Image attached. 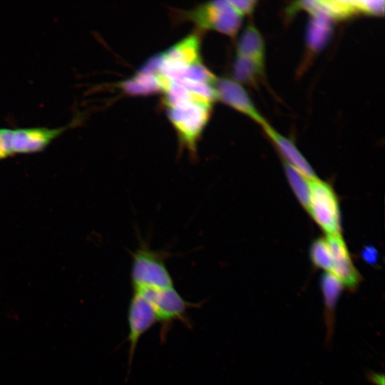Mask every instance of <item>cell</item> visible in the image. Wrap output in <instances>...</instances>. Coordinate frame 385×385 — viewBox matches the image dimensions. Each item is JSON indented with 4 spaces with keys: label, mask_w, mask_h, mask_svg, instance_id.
Masks as SVG:
<instances>
[{
    "label": "cell",
    "mask_w": 385,
    "mask_h": 385,
    "mask_svg": "<svg viewBox=\"0 0 385 385\" xmlns=\"http://www.w3.org/2000/svg\"><path fill=\"white\" fill-rule=\"evenodd\" d=\"M363 258L369 263H374L377 260V252L372 247H367L363 250Z\"/></svg>",
    "instance_id": "ac0fdd59"
},
{
    "label": "cell",
    "mask_w": 385,
    "mask_h": 385,
    "mask_svg": "<svg viewBox=\"0 0 385 385\" xmlns=\"http://www.w3.org/2000/svg\"><path fill=\"white\" fill-rule=\"evenodd\" d=\"M320 284L325 307L324 316L327 326V337L330 338L334 327V309L344 286L334 274L328 272L322 276Z\"/></svg>",
    "instance_id": "7c38bea8"
},
{
    "label": "cell",
    "mask_w": 385,
    "mask_h": 385,
    "mask_svg": "<svg viewBox=\"0 0 385 385\" xmlns=\"http://www.w3.org/2000/svg\"><path fill=\"white\" fill-rule=\"evenodd\" d=\"M119 86L130 96H146L160 91L156 76L140 71L121 82Z\"/></svg>",
    "instance_id": "5bb4252c"
},
{
    "label": "cell",
    "mask_w": 385,
    "mask_h": 385,
    "mask_svg": "<svg viewBox=\"0 0 385 385\" xmlns=\"http://www.w3.org/2000/svg\"><path fill=\"white\" fill-rule=\"evenodd\" d=\"M326 240L329 247L332 266L330 273L334 274L344 287L354 290L361 280V277L354 265L346 245L340 234L327 235Z\"/></svg>",
    "instance_id": "9c48e42d"
},
{
    "label": "cell",
    "mask_w": 385,
    "mask_h": 385,
    "mask_svg": "<svg viewBox=\"0 0 385 385\" xmlns=\"http://www.w3.org/2000/svg\"><path fill=\"white\" fill-rule=\"evenodd\" d=\"M284 172L294 193L307 210L309 205V180L296 168L284 161Z\"/></svg>",
    "instance_id": "9a60e30c"
},
{
    "label": "cell",
    "mask_w": 385,
    "mask_h": 385,
    "mask_svg": "<svg viewBox=\"0 0 385 385\" xmlns=\"http://www.w3.org/2000/svg\"><path fill=\"white\" fill-rule=\"evenodd\" d=\"M310 258L312 263L318 268L330 272L332 266V257L326 238H318L310 247Z\"/></svg>",
    "instance_id": "2e32d148"
},
{
    "label": "cell",
    "mask_w": 385,
    "mask_h": 385,
    "mask_svg": "<svg viewBox=\"0 0 385 385\" xmlns=\"http://www.w3.org/2000/svg\"><path fill=\"white\" fill-rule=\"evenodd\" d=\"M157 322V315L150 302L142 293L133 291L128 311L129 366L140 337Z\"/></svg>",
    "instance_id": "52a82bcc"
},
{
    "label": "cell",
    "mask_w": 385,
    "mask_h": 385,
    "mask_svg": "<svg viewBox=\"0 0 385 385\" xmlns=\"http://www.w3.org/2000/svg\"><path fill=\"white\" fill-rule=\"evenodd\" d=\"M142 293L152 304L157 315L158 322L161 324V339L168 333L169 327L175 321H180L186 326L190 322L187 312L197 304L186 301L175 287L163 289L136 290Z\"/></svg>",
    "instance_id": "8992f818"
},
{
    "label": "cell",
    "mask_w": 385,
    "mask_h": 385,
    "mask_svg": "<svg viewBox=\"0 0 385 385\" xmlns=\"http://www.w3.org/2000/svg\"><path fill=\"white\" fill-rule=\"evenodd\" d=\"M212 103L192 98L165 106L168 118L173 125L182 148L195 158L197 144L206 126Z\"/></svg>",
    "instance_id": "6da1fadb"
},
{
    "label": "cell",
    "mask_w": 385,
    "mask_h": 385,
    "mask_svg": "<svg viewBox=\"0 0 385 385\" xmlns=\"http://www.w3.org/2000/svg\"><path fill=\"white\" fill-rule=\"evenodd\" d=\"M368 379L370 382L373 383L375 385H384V375L370 372L368 375Z\"/></svg>",
    "instance_id": "d6986e66"
},
{
    "label": "cell",
    "mask_w": 385,
    "mask_h": 385,
    "mask_svg": "<svg viewBox=\"0 0 385 385\" xmlns=\"http://www.w3.org/2000/svg\"><path fill=\"white\" fill-rule=\"evenodd\" d=\"M180 14L183 21L193 23L198 29L215 31L232 38L237 34L242 21L229 1L206 2Z\"/></svg>",
    "instance_id": "277c9868"
},
{
    "label": "cell",
    "mask_w": 385,
    "mask_h": 385,
    "mask_svg": "<svg viewBox=\"0 0 385 385\" xmlns=\"http://www.w3.org/2000/svg\"><path fill=\"white\" fill-rule=\"evenodd\" d=\"M78 120L60 127L0 128V161L21 154L44 150L63 132L76 125Z\"/></svg>",
    "instance_id": "7a4b0ae2"
},
{
    "label": "cell",
    "mask_w": 385,
    "mask_h": 385,
    "mask_svg": "<svg viewBox=\"0 0 385 385\" xmlns=\"http://www.w3.org/2000/svg\"><path fill=\"white\" fill-rule=\"evenodd\" d=\"M265 64L254 59L235 56L232 65V79L240 84L254 85L264 73Z\"/></svg>",
    "instance_id": "4fadbf2b"
},
{
    "label": "cell",
    "mask_w": 385,
    "mask_h": 385,
    "mask_svg": "<svg viewBox=\"0 0 385 385\" xmlns=\"http://www.w3.org/2000/svg\"><path fill=\"white\" fill-rule=\"evenodd\" d=\"M236 56L250 58L265 64V41L253 24H248L240 36L237 43Z\"/></svg>",
    "instance_id": "8fae6325"
},
{
    "label": "cell",
    "mask_w": 385,
    "mask_h": 385,
    "mask_svg": "<svg viewBox=\"0 0 385 385\" xmlns=\"http://www.w3.org/2000/svg\"><path fill=\"white\" fill-rule=\"evenodd\" d=\"M214 88L217 100L247 115L262 128L268 123L242 86L232 78H217Z\"/></svg>",
    "instance_id": "ba28073f"
},
{
    "label": "cell",
    "mask_w": 385,
    "mask_h": 385,
    "mask_svg": "<svg viewBox=\"0 0 385 385\" xmlns=\"http://www.w3.org/2000/svg\"><path fill=\"white\" fill-rule=\"evenodd\" d=\"M309 188L307 210L327 235L340 234L339 203L334 190L317 178L309 180Z\"/></svg>",
    "instance_id": "5b68a950"
},
{
    "label": "cell",
    "mask_w": 385,
    "mask_h": 385,
    "mask_svg": "<svg viewBox=\"0 0 385 385\" xmlns=\"http://www.w3.org/2000/svg\"><path fill=\"white\" fill-rule=\"evenodd\" d=\"M229 2L242 16L251 14L257 3L253 0L229 1Z\"/></svg>",
    "instance_id": "e0dca14e"
},
{
    "label": "cell",
    "mask_w": 385,
    "mask_h": 385,
    "mask_svg": "<svg viewBox=\"0 0 385 385\" xmlns=\"http://www.w3.org/2000/svg\"><path fill=\"white\" fill-rule=\"evenodd\" d=\"M160 252L143 245L133 255L131 282L133 291L163 289L174 287Z\"/></svg>",
    "instance_id": "3957f363"
},
{
    "label": "cell",
    "mask_w": 385,
    "mask_h": 385,
    "mask_svg": "<svg viewBox=\"0 0 385 385\" xmlns=\"http://www.w3.org/2000/svg\"><path fill=\"white\" fill-rule=\"evenodd\" d=\"M262 129L282 155L284 162L296 168L309 180L317 178L314 170L293 141L278 133L269 123L264 125Z\"/></svg>",
    "instance_id": "30bf717a"
}]
</instances>
